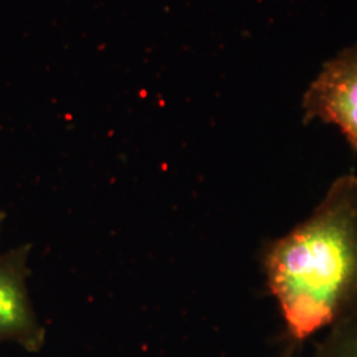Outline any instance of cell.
I'll list each match as a JSON object with an SVG mask.
<instances>
[{
  "label": "cell",
  "mask_w": 357,
  "mask_h": 357,
  "mask_svg": "<svg viewBox=\"0 0 357 357\" xmlns=\"http://www.w3.org/2000/svg\"><path fill=\"white\" fill-rule=\"evenodd\" d=\"M294 344L357 311V176L336 178L312 215L264 252Z\"/></svg>",
  "instance_id": "1"
},
{
  "label": "cell",
  "mask_w": 357,
  "mask_h": 357,
  "mask_svg": "<svg viewBox=\"0 0 357 357\" xmlns=\"http://www.w3.org/2000/svg\"><path fill=\"white\" fill-rule=\"evenodd\" d=\"M31 252L29 243L0 252V344L38 352L45 342V328L29 294Z\"/></svg>",
  "instance_id": "2"
},
{
  "label": "cell",
  "mask_w": 357,
  "mask_h": 357,
  "mask_svg": "<svg viewBox=\"0 0 357 357\" xmlns=\"http://www.w3.org/2000/svg\"><path fill=\"white\" fill-rule=\"evenodd\" d=\"M303 115L340 128L357 151V44L323 65L303 96Z\"/></svg>",
  "instance_id": "3"
},
{
  "label": "cell",
  "mask_w": 357,
  "mask_h": 357,
  "mask_svg": "<svg viewBox=\"0 0 357 357\" xmlns=\"http://www.w3.org/2000/svg\"><path fill=\"white\" fill-rule=\"evenodd\" d=\"M286 357H289V356H286Z\"/></svg>",
  "instance_id": "6"
},
{
  "label": "cell",
  "mask_w": 357,
  "mask_h": 357,
  "mask_svg": "<svg viewBox=\"0 0 357 357\" xmlns=\"http://www.w3.org/2000/svg\"><path fill=\"white\" fill-rule=\"evenodd\" d=\"M4 222H6V212L3 209H0V234H1V230L4 227Z\"/></svg>",
  "instance_id": "5"
},
{
  "label": "cell",
  "mask_w": 357,
  "mask_h": 357,
  "mask_svg": "<svg viewBox=\"0 0 357 357\" xmlns=\"http://www.w3.org/2000/svg\"><path fill=\"white\" fill-rule=\"evenodd\" d=\"M314 357H357V311L328 328Z\"/></svg>",
  "instance_id": "4"
}]
</instances>
